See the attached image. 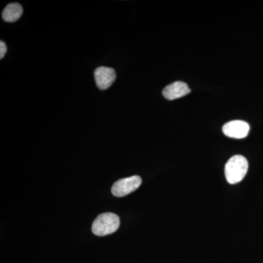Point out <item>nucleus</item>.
<instances>
[{"mask_svg":"<svg viewBox=\"0 0 263 263\" xmlns=\"http://www.w3.org/2000/svg\"><path fill=\"white\" fill-rule=\"evenodd\" d=\"M250 127L248 123L241 120L231 121L222 127L223 133L229 138L241 139L248 136Z\"/></svg>","mask_w":263,"mask_h":263,"instance_id":"nucleus-4","label":"nucleus"},{"mask_svg":"<svg viewBox=\"0 0 263 263\" xmlns=\"http://www.w3.org/2000/svg\"><path fill=\"white\" fill-rule=\"evenodd\" d=\"M120 226V219L113 213H104L96 218L92 224L93 233L98 236H105L115 233Z\"/></svg>","mask_w":263,"mask_h":263,"instance_id":"nucleus-2","label":"nucleus"},{"mask_svg":"<svg viewBox=\"0 0 263 263\" xmlns=\"http://www.w3.org/2000/svg\"><path fill=\"white\" fill-rule=\"evenodd\" d=\"M95 81L100 90H105L110 87L116 80L115 70L110 67H100L95 71Z\"/></svg>","mask_w":263,"mask_h":263,"instance_id":"nucleus-5","label":"nucleus"},{"mask_svg":"<svg viewBox=\"0 0 263 263\" xmlns=\"http://www.w3.org/2000/svg\"><path fill=\"white\" fill-rule=\"evenodd\" d=\"M248 161L242 155H235L228 161L224 174L228 182L235 184L241 181L248 171Z\"/></svg>","mask_w":263,"mask_h":263,"instance_id":"nucleus-1","label":"nucleus"},{"mask_svg":"<svg viewBox=\"0 0 263 263\" xmlns=\"http://www.w3.org/2000/svg\"><path fill=\"white\" fill-rule=\"evenodd\" d=\"M23 13V8L18 3H10L7 5L3 12V20L6 22H15L18 21Z\"/></svg>","mask_w":263,"mask_h":263,"instance_id":"nucleus-7","label":"nucleus"},{"mask_svg":"<svg viewBox=\"0 0 263 263\" xmlns=\"http://www.w3.org/2000/svg\"><path fill=\"white\" fill-rule=\"evenodd\" d=\"M141 183V178L138 176L119 180L112 186V194L116 197L126 196L139 188Z\"/></svg>","mask_w":263,"mask_h":263,"instance_id":"nucleus-3","label":"nucleus"},{"mask_svg":"<svg viewBox=\"0 0 263 263\" xmlns=\"http://www.w3.org/2000/svg\"><path fill=\"white\" fill-rule=\"evenodd\" d=\"M7 52V46L3 41L0 42V59H3L5 57Z\"/></svg>","mask_w":263,"mask_h":263,"instance_id":"nucleus-8","label":"nucleus"},{"mask_svg":"<svg viewBox=\"0 0 263 263\" xmlns=\"http://www.w3.org/2000/svg\"><path fill=\"white\" fill-rule=\"evenodd\" d=\"M191 92V89L186 83L182 81H176L168 85L162 91L164 98L168 100H174L176 99L182 98Z\"/></svg>","mask_w":263,"mask_h":263,"instance_id":"nucleus-6","label":"nucleus"}]
</instances>
